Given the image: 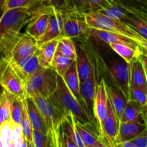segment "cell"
Masks as SVG:
<instances>
[{
  "instance_id": "10",
  "label": "cell",
  "mask_w": 147,
  "mask_h": 147,
  "mask_svg": "<svg viewBox=\"0 0 147 147\" xmlns=\"http://www.w3.org/2000/svg\"><path fill=\"white\" fill-rule=\"evenodd\" d=\"M119 121L114 112L110 101L108 100V112L105 119L99 123L100 138L106 146L115 147L118 143Z\"/></svg>"
},
{
  "instance_id": "12",
  "label": "cell",
  "mask_w": 147,
  "mask_h": 147,
  "mask_svg": "<svg viewBox=\"0 0 147 147\" xmlns=\"http://www.w3.org/2000/svg\"><path fill=\"white\" fill-rule=\"evenodd\" d=\"M52 7L38 6L34 10V13L28 22L27 31L33 37L38 40L46 31L50 19Z\"/></svg>"
},
{
  "instance_id": "46",
  "label": "cell",
  "mask_w": 147,
  "mask_h": 147,
  "mask_svg": "<svg viewBox=\"0 0 147 147\" xmlns=\"http://www.w3.org/2000/svg\"><path fill=\"white\" fill-rule=\"evenodd\" d=\"M136 42H138V44L141 47V51L145 53L146 55H147V40L144 39V37H141L140 40L136 41Z\"/></svg>"
},
{
  "instance_id": "32",
  "label": "cell",
  "mask_w": 147,
  "mask_h": 147,
  "mask_svg": "<svg viewBox=\"0 0 147 147\" xmlns=\"http://www.w3.org/2000/svg\"><path fill=\"white\" fill-rule=\"evenodd\" d=\"M75 60L63 55L61 53L56 51L51 63V67L54 69L58 75L62 78L65 76L67 70Z\"/></svg>"
},
{
  "instance_id": "5",
  "label": "cell",
  "mask_w": 147,
  "mask_h": 147,
  "mask_svg": "<svg viewBox=\"0 0 147 147\" xmlns=\"http://www.w3.org/2000/svg\"><path fill=\"white\" fill-rule=\"evenodd\" d=\"M38 6L3 11L0 17V42L20 34V30L24 24L29 22L34 10Z\"/></svg>"
},
{
  "instance_id": "28",
  "label": "cell",
  "mask_w": 147,
  "mask_h": 147,
  "mask_svg": "<svg viewBox=\"0 0 147 147\" xmlns=\"http://www.w3.org/2000/svg\"><path fill=\"white\" fill-rule=\"evenodd\" d=\"M142 110L143 106H140L136 102L128 100L120 122L141 121L145 123L143 119Z\"/></svg>"
},
{
  "instance_id": "21",
  "label": "cell",
  "mask_w": 147,
  "mask_h": 147,
  "mask_svg": "<svg viewBox=\"0 0 147 147\" xmlns=\"http://www.w3.org/2000/svg\"><path fill=\"white\" fill-rule=\"evenodd\" d=\"M106 86L108 98L120 123L124 111H125L128 99L122 93V92L116 86H114V87H112V86H108L107 83Z\"/></svg>"
},
{
  "instance_id": "9",
  "label": "cell",
  "mask_w": 147,
  "mask_h": 147,
  "mask_svg": "<svg viewBox=\"0 0 147 147\" xmlns=\"http://www.w3.org/2000/svg\"><path fill=\"white\" fill-rule=\"evenodd\" d=\"M63 22L61 37L75 38L90 31L84 13L72 9L63 12Z\"/></svg>"
},
{
  "instance_id": "50",
  "label": "cell",
  "mask_w": 147,
  "mask_h": 147,
  "mask_svg": "<svg viewBox=\"0 0 147 147\" xmlns=\"http://www.w3.org/2000/svg\"><path fill=\"white\" fill-rule=\"evenodd\" d=\"M1 88H1V86H0V90H1Z\"/></svg>"
},
{
  "instance_id": "3",
  "label": "cell",
  "mask_w": 147,
  "mask_h": 147,
  "mask_svg": "<svg viewBox=\"0 0 147 147\" xmlns=\"http://www.w3.org/2000/svg\"><path fill=\"white\" fill-rule=\"evenodd\" d=\"M37 49V40L27 32L20 33L0 42V54L12 62L33 55Z\"/></svg>"
},
{
  "instance_id": "7",
  "label": "cell",
  "mask_w": 147,
  "mask_h": 147,
  "mask_svg": "<svg viewBox=\"0 0 147 147\" xmlns=\"http://www.w3.org/2000/svg\"><path fill=\"white\" fill-rule=\"evenodd\" d=\"M104 66L114 86L122 92L128 100L130 86L129 63L115 53L104 59Z\"/></svg>"
},
{
  "instance_id": "23",
  "label": "cell",
  "mask_w": 147,
  "mask_h": 147,
  "mask_svg": "<svg viewBox=\"0 0 147 147\" xmlns=\"http://www.w3.org/2000/svg\"><path fill=\"white\" fill-rule=\"evenodd\" d=\"M26 108H27V114L30 119V123L33 129L40 131L45 134H47L46 125L43 121L42 115L36 106L33 98L27 97L25 98Z\"/></svg>"
},
{
  "instance_id": "25",
  "label": "cell",
  "mask_w": 147,
  "mask_h": 147,
  "mask_svg": "<svg viewBox=\"0 0 147 147\" xmlns=\"http://www.w3.org/2000/svg\"><path fill=\"white\" fill-rule=\"evenodd\" d=\"M63 78L70 91L77 98V100L82 103V99L80 96V80L78 75L76 61L72 63Z\"/></svg>"
},
{
  "instance_id": "18",
  "label": "cell",
  "mask_w": 147,
  "mask_h": 147,
  "mask_svg": "<svg viewBox=\"0 0 147 147\" xmlns=\"http://www.w3.org/2000/svg\"><path fill=\"white\" fill-rule=\"evenodd\" d=\"M130 85L147 93V80L144 66L139 57H135L129 63Z\"/></svg>"
},
{
  "instance_id": "13",
  "label": "cell",
  "mask_w": 147,
  "mask_h": 147,
  "mask_svg": "<svg viewBox=\"0 0 147 147\" xmlns=\"http://www.w3.org/2000/svg\"><path fill=\"white\" fill-rule=\"evenodd\" d=\"M98 83L96 78V70L94 65L89 77L80 83V96L82 103L88 113L93 112V104Z\"/></svg>"
},
{
  "instance_id": "30",
  "label": "cell",
  "mask_w": 147,
  "mask_h": 147,
  "mask_svg": "<svg viewBox=\"0 0 147 147\" xmlns=\"http://www.w3.org/2000/svg\"><path fill=\"white\" fill-rule=\"evenodd\" d=\"M109 46L112 51L115 52L128 63H131L133 60V58L138 57L141 53V49L140 50H135L125 45L112 43V44H109Z\"/></svg>"
},
{
  "instance_id": "41",
  "label": "cell",
  "mask_w": 147,
  "mask_h": 147,
  "mask_svg": "<svg viewBox=\"0 0 147 147\" xmlns=\"http://www.w3.org/2000/svg\"><path fill=\"white\" fill-rule=\"evenodd\" d=\"M33 147H47L50 146L48 136L40 131L33 129Z\"/></svg>"
},
{
  "instance_id": "29",
  "label": "cell",
  "mask_w": 147,
  "mask_h": 147,
  "mask_svg": "<svg viewBox=\"0 0 147 147\" xmlns=\"http://www.w3.org/2000/svg\"><path fill=\"white\" fill-rule=\"evenodd\" d=\"M23 107L22 112L21 121H20V128H21L22 133L24 139L28 146L33 147V126L30 123V119H29L28 114H27V108H26L25 99L22 100Z\"/></svg>"
},
{
  "instance_id": "49",
  "label": "cell",
  "mask_w": 147,
  "mask_h": 147,
  "mask_svg": "<svg viewBox=\"0 0 147 147\" xmlns=\"http://www.w3.org/2000/svg\"><path fill=\"white\" fill-rule=\"evenodd\" d=\"M7 0H0V11L3 12V9H4V4L7 2Z\"/></svg>"
},
{
  "instance_id": "31",
  "label": "cell",
  "mask_w": 147,
  "mask_h": 147,
  "mask_svg": "<svg viewBox=\"0 0 147 147\" xmlns=\"http://www.w3.org/2000/svg\"><path fill=\"white\" fill-rule=\"evenodd\" d=\"M13 96L3 88L0 90V126L11 119L10 109Z\"/></svg>"
},
{
  "instance_id": "22",
  "label": "cell",
  "mask_w": 147,
  "mask_h": 147,
  "mask_svg": "<svg viewBox=\"0 0 147 147\" xmlns=\"http://www.w3.org/2000/svg\"><path fill=\"white\" fill-rule=\"evenodd\" d=\"M145 129H146V125L144 122H120L117 144L123 141L131 140Z\"/></svg>"
},
{
  "instance_id": "34",
  "label": "cell",
  "mask_w": 147,
  "mask_h": 147,
  "mask_svg": "<svg viewBox=\"0 0 147 147\" xmlns=\"http://www.w3.org/2000/svg\"><path fill=\"white\" fill-rule=\"evenodd\" d=\"M56 51L74 60L76 59V45L72 38L61 37L59 38Z\"/></svg>"
},
{
  "instance_id": "11",
  "label": "cell",
  "mask_w": 147,
  "mask_h": 147,
  "mask_svg": "<svg viewBox=\"0 0 147 147\" xmlns=\"http://www.w3.org/2000/svg\"><path fill=\"white\" fill-rule=\"evenodd\" d=\"M28 146L22 133L20 125L11 119L0 126V147Z\"/></svg>"
},
{
  "instance_id": "4",
  "label": "cell",
  "mask_w": 147,
  "mask_h": 147,
  "mask_svg": "<svg viewBox=\"0 0 147 147\" xmlns=\"http://www.w3.org/2000/svg\"><path fill=\"white\" fill-rule=\"evenodd\" d=\"M57 84L58 73L52 67H40L23 82L27 97L48 98L55 91Z\"/></svg>"
},
{
  "instance_id": "27",
  "label": "cell",
  "mask_w": 147,
  "mask_h": 147,
  "mask_svg": "<svg viewBox=\"0 0 147 147\" xmlns=\"http://www.w3.org/2000/svg\"><path fill=\"white\" fill-rule=\"evenodd\" d=\"M123 22L147 40V19L136 15L132 12L127 14L122 20Z\"/></svg>"
},
{
  "instance_id": "43",
  "label": "cell",
  "mask_w": 147,
  "mask_h": 147,
  "mask_svg": "<svg viewBox=\"0 0 147 147\" xmlns=\"http://www.w3.org/2000/svg\"><path fill=\"white\" fill-rule=\"evenodd\" d=\"M70 1L74 9L85 13L84 0H70Z\"/></svg>"
},
{
  "instance_id": "37",
  "label": "cell",
  "mask_w": 147,
  "mask_h": 147,
  "mask_svg": "<svg viewBox=\"0 0 147 147\" xmlns=\"http://www.w3.org/2000/svg\"><path fill=\"white\" fill-rule=\"evenodd\" d=\"M40 6H50L56 9L64 12L74 9L70 0H39Z\"/></svg>"
},
{
  "instance_id": "1",
  "label": "cell",
  "mask_w": 147,
  "mask_h": 147,
  "mask_svg": "<svg viewBox=\"0 0 147 147\" xmlns=\"http://www.w3.org/2000/svg\"><path fill=\"white\" fill-rule=\"evenodd\" d=\"M48 98L63 116H73L84 124H89L92 121L89 113L70 91L63 78L59 75H58L57 87Z\"/></svg>"
},
{
  "instance_id": "26",
  "label": "cell",
  "mask_w": 147,
  "mask_h": 147,
  "mask_svg": "<svg viewBox=\"0 0 147 147\" xmlns=\"http://www.w3.org/2000/svg\"><path fill=\"white\" fill-rule=\"evenodd\" d=\"M76 121V127L79 132L82 140L84 147H103L106 146L105 144L100 138L96 136L93 131L89 130L86 126V124L82 123L79 121Z\"/></svg>"
},
{
  "instance_id": "15",
  "label": "cell",
  "mask_w": 147,
  "mask_h": 147,
  "mask_svg": "<svg viewBox=\"0 0 147 147\" xmlns=\"http://www.w3.org/2000/svg\"><path fill=\"white\" fill-rule=\"evenodd\" d=\"M89 34L97 40L106 43V44H122L130 46L135 50H140L141 47L138 42L130 37H126L122 34L115 32L105 31V30H98V29L90 28Z\"/></svg>"
},
{
  "instance_id": "35",
  "label": "cell",
  "mask_w": 147,
  "mask_h": 147,
  "mask_svg": "<svg viewBox=\"0 0 147 147\" xmlns=\"http://www.w3.org/2000/svg\"><path fill=\"white\" fill-rule=\"evenodd\" d=\"M119 1L133 14L147 19V0H119Z\"/></svg>"
},
{
  "instance_id": "19",
  "label": "cell",
  "mask_w": 147,
  "mask_h": 147,
  "mask_svg": "<svg viewBox=\"0 0 147 147\" xmlns=\"http://www.w3.org/2000/svg\"><path fill=\"white\" fill-rule=\"evenodd\" d=\"M76 59L75 61L81 83L86 80L89 77L93 69L94 64L91 62L87 53L83 47L78 45H76Z\"/></svg>"
},
{
  "instance_id": "24",
  "label": "cell",
  "mask_w": 147,
  "mask_h": 147,
  "mask_svg": "<svg viewBox=\"0 0 147 147\" xmlns=\"http://www.w3.org/2000/svg\"><path fill=\"white\" fill-rule=\"evenodd\" d=\"M61 134L66 135L77 144L78 147H84L79 132L76 127V119L73 116H65L62 120Z\"/></svg>"
},
{
  "instance_id": "17",
  "label": "cell",
  "mask_w": 147,
  "mask_h": 147,
  "mask_svg": "<svg viewBox=\"0 0 147 147\" xmlns=\"http://www.w3.org/2000/svg\"><path fill=\"white\" fill-rule=\"evenodd\" d=\"M9 61L15 73L22 80V83L29 76L33 75L41 67L39 64L38 59H37L36 53H35L33 55L22 59L17 62L10 61V60Z\"/></svg>"
},
{
  "instance_id": "39",
  "label": "cell",
  "mask_w": 147,
  "mask_h": 147,
  "mask_svg": "<svg viewBox=\"0 0 147 147\" xmlns=\"http://www.w3.org/2000/svg\"><path fill=\"white\" fill-rule=\"evenodd\" d=\"M23 100L17 98L13 96L11 103V109H10V116L11 119L17 124H20L22 112Z\"/></svg>"
},
{
  "instance_id": "40",
  "label": "cell",
  "mask_w": 147,
  "mask_h": 147,
  "mask_svg": "<svg viewBox=\"0 0 147 147\" xmlns=\"http://www.w3.org/2000/svg\"><path fill=\"white\" fill-rule=\"evenodd\" d=\"M128 100L136 102L141 106H147V93L130 85Z\"/></svg>"
},
{
  "instance_id": "6",
  "label": "cell",
  "mask_w": 147,
  "mask_h": 147,
  "mask_svg": "<svg viewBox=\"0 0 147 147\" xmlns=\"http://www.w3.org/2000/svg\"><path fill=\"white\" fill-rule=\"evenodd\" d=\"M84 14L86 22L90 28L122 34L133 39L135 42L143 37L121 20L108 18L98 11H88Z\"/></svg>"
},
{
  "instance_id": "16",
  "label": "cell",
  "mask_w": 147,
  "mask_h": 147,
  "mask_svg": "<svg viewBox=\"0 0 147 147\" xmlns=\"http://www.w3.org/2000/svg\"><path fill=\"white\" fill-rule=\"evenodd\" d=\"M108 95L107 91L106 82L105 79H101L97 87L96 94L93 104V113L98 123L105 119L108 112Z\"/></svg>"
},
{
  "instance_id": "8",
  "label": "cell",
  "mask_w": 147,
  "mask_h": 147,
  "mask_svg": "<svg viewBox=\"0 0 147 147\" xmlns=\"http://www.w3.org/2000/svg\"><path fill=\"white\" fill-rule=\"evenodd\" d=\"M0 86L14 97L24 100L27 98L24 86L12 67L10 61L0 54Z\"/></svg>"
},
{
  "instance_id": "47",
  "label": "cell",
  "mask_w": 147,
  "mask_h": 147,
  "mask_svg": "<svg viewBox=\"0 0 147 147\" xmlns=\"http://www.w3.org/2000/svg\"><path fill=\"white\" fill-rule=\"evenodd\" d=\"M116 147H135L131 140H127L121 142L116 145Z\"/></svg>"
},
{
  "instance_id": "14",
  "label": "cell",
  "mask_w": 147,
  "mask_h": 147,
  "mask_svg": "<svg viewBox=\"0 0 147 147\" xmlns=\"http://www.w3.org/2000/svg\"><path fill=\"white\" fill-rule=\"evenodd\" d=\"M63 22V12L52 7L48 27L43 35L37 40V45H40L50 40L59 38L61 37Z\"/></svg>"
},
{
  "instance_id": "2",
  "label": "cell",
  "mask_w": 147,
  "mask_h": 147,
  "mask_svg": "<svg viewBox=\"0 0 147 147\" xmlns=\"http://www.w3.org/2000/svg\"><path fill=\"white\" fill-rule=\"evenodd\" d=\"M33 100L42 115L48 136L50 146L61 147V126L63 116L48 98L33 96Z\"/></svg>"
},
{
  "instance_id": "45",
  "label": "cell",
  "mask_w": 147,
  "mask_h": 147,
  "mask_svg": "<svg viewBox=\"0 0 147 147\" xmlns=\"http://www.w3.org/2000/svg\"><path fill=\"white\" fill-rule=\"evenodd\" d=\"M138 57H139V59L141 60V63H142L143 64V66H144V71H145L146 77L147 80V55H146L145 53H144L141 51V53L138 55Z\"/></svg>"
},
{
  "instance_id": "38",
  "label": "cell",
  "mask_w": 147,
  "mask_h": 147,
  "mask_svg": "<svg viewBox=\"0 0 147 147\" xmlns=\"http://www.w3.org/2000/svg\"><path fill=\"white\" fill-rule=\"evenodd\" d=\"M40 6L39 0H7L4 4L3 11L22 7H33Z\"/></svg>"
},
{
  "instance_id": "42",
  "label": "cell",
  "mask_w": 147,
  "mask_h": 147,
  "mask_svg": "<svg viewBox=\"0 0 147 147\" xmlns=\"http://www.w3.org/2000/svg\"><path fill=\"white\" fill-rule=\"evenodd\" d=\"M131 141L135 147H147V128Z\"/></svg>"
},
{
  "instance_id": "36",
  "label": "cell",
  "mask_w": 147,
  "mask_h": 147,
  "mask_svg": "<svg viewBox=\"0 0 147 147\" xmlns=\"http://www.w3.org/2000/svg\"><path fill=\"white\" fill-rule=\"evenodd\" d=\"M116 3L122 4L119 0H84L85 13L99 11Z\"/></svg>"
},
{
  "instance_id": "20",
  "label": "cell",
  "mask_w": 147,
  "mask_h": 147,
  "mask_svg": "<svg viewBox=\"0 0 147 147\" xmlns=\"http://www.w3.org/2000/svg\"><path fill=\"white\" fill-rule=\"evenodd\" d=\"M59 38L50 40L38 45L36 54L40 67L48 68L51 67V63L56 52Z\"/></svg>"
},
{
  "instance_id": "44",
  "label": "cell",
  "mask_w": 147,
  "mask_h": 147,
  "mask_svg": "<svg viewBox=\"0 0 147 147\" xmlns=\"http://www.w3.org/2000/svg\"><path fill=\"white\" fill-rule=\"evenodd\" d=\"M61 146L63 147H78L77 144L72 139L66 136V135H61Z\"/></svg>"
},
{
  "instance_id": "33",
  "label": "cell",
  "mask_w": 147,
  "mask_h": 147,
  "mask_svg": "<svg viewBox=\"0 0 147 147\" xmlns=\"http://www.w3.org/2000/svg\"><path fill=\"white\" fill-rule=\"evenodd\" d=\"M96 11H98V12L103 14L104 16L108 17V18L121 20V21H122V19H123L127 14H129L130 12H132V11H130L128 8H126L125 6L120 4H117V3L116 4H112V5L109 6V7H107V8Z\"/></svg>"
},
{
  "instance_id": "48",
  "label": "cell",
  "mask_w": 147,
  "mask_h": 147,
  "mask_svg": "<svg viewBox=\"0 0 147 147\" xmlns=\"http://www.w3.org/2000/svg\"><path fill=\"white\" fill-rule=\"evenodd\" d=\"M142 116H143V119H144V122H145L146 125V128H147V106H143Z\"/></svg>"
}]
</instances>
